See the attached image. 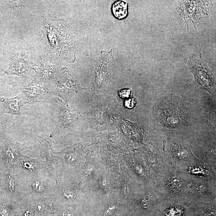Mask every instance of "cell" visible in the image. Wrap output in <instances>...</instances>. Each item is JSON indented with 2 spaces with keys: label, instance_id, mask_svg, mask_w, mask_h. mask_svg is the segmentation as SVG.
Returning <instances> with one entry per match:
<instances>
[{
  "label": "cell",
  "instance_id": "obj_1",
  "mask_svg": "<svg viewBox=\"0 0 216 216\" xmlns=\"http://www.w3.org/2000/svg\"><path fill=\"white\" fill-rule=\"evenodd\" d=\"M63 21L55 17L49 16L44 22L43 33L45 37L47 45L50 52L64 59H69V53L73 54L74 44Z\"/></svg>",
  "mask_w": 216,
  "mask_h": 216
},
{
  "label": "cell",
  "instance_id": "obj_2",
  "mask_svg": "<svg viewBox=\"0 0 216 216\" xmlns=\"http://www.w3.org/2000/svg\"><path fill=\"white\" fill-rule=\"evenodd\" d=\"M31 178L16 165L7 167L2 195L8 197L14 203L23 199L30 194L28 185Z\"/></svg>",
  "mask_w": 216,
  "mask_h": 216
},
{
  "label": "cell",
  "instance_id": "obj_3",
  "mask_svg": "<svg viewBox=\"0 0 216 216\" xmlns=\"http://www.w3.org/2000/svg\"><path fill=\"white\" fill-rule=\"evenodd\" d=\"M188 67L193 75L194 80L201 89L213 96L216 95V79L212 71L205 62L201 53L198 58L189 57Z\"/></svg>",
  "mask_w": 216,
  "mask_h": 216
},
{
  "label": "cell",
  "instance_id": "obj_4",
  "mask_svg": "<svg viewBox=\"0 0 216 216\" xmlns=\"http://www.w3.org/2000/svg\"><path fill=\"white\" fill-rule=\"evenodd\" d=\"M58 100L60 103L58 121L55 129L50 135V138L58 134L75 131L80 122V115L74 106L69 105L68 104L60 99Z\"/></svg>",
  "mask_w": 216,
  "mask_h": 216
},
{
  "label": "cell",
  "instance_id": "obj_5",
  "mask_svg": "<svg viewBox=\"0 0 216 216\" xmlns=\"http://www.w3.org/2000/svg\"><path fill=\"white\" fill-rule=\"evenodd\" d=\"M112 50L109 52L101 51L100 60L96 69L92 81V89L100 92L104 89L115 67Z\"/></svg>",
  "mask_w": 216,
  "mask_h": 216
},
{
  "label": "cell",
  "instance_id": "obj_6",
  "mask_svg": "<svg viewBox=\"0 0 216 216\" xmlns=\"http://www.w3.org/2000/svg\"><path fill=\"white\" fill-rule=\"evenodd\" d=\"M60 72L57 88L54 91L50 92L49 93L61 98L66 103L68 104L70 99L83 89L70 74L67 68H62Z\"/></svg>",
  "mask_w": 216,
  "mask_h": 216
},
{
  "label": "cell",
  "instance_id": "obj_7",
  "mask_svg": "<svg viewBox=\"0 0 216 216\" xmlns=\"http://www.w3.org/2000/svg\"><path fill=\"white\" fill-rule=\"evenodd\" d=\"M38 138L39 141L37 147L39 151L40 158L45 162L46 169L49 177L56 181L60 158L57 152L53 149L50 138L43 139L40 136H38Z\"/></svg>",
  "mask_w": 216,
  "mask_h": 216
},
{
  "label": "cell",
  "instance_id": "obj_8",
  "mask_svg": "<svg viewBox=\"0 0 216 216\" xmlns=\"http://www.w3.org/2000/svg\"><path fill=\"white\" fill-rule=\"evenodd\" d=\"M31 147L20 143L10 136H7L1 145V156L7 168L15 165L26 152L31 150Z\"/></svg>",
  "mask_w": 216,
  "mask_h": 216
},
{
  "label": "cell",
  "instance_id": "obj_9",
  "mask_svg": "<svg viewBox=\"0 0 216 216\" xmlns=\"http://www.w3.org/2000/svg\"><path fill=\"white\" fill-rule=\"evenodd\" d=\"M33 69L35 70V75L31 85L38 86L47 94L49 93L50 84L57 80V69L48 64H42Z\"/></svg>",
  "mask_w": 216,
  "mask_h": 216
},
{
  "label": "cell",
  "instance_id": "obj_10",
  "mask_svg": "<svg viewBox=\"0 0 216 216\" xmlns=\"http://www.w3.org/2000/svg\"><path fill=\"white\" fill-rule=\"evenodd\" d=\"M25 197L36 211L37 216H45L54 214L57 211V201L53 195L39 197L29 194Z\"/></svg>",
  "mask_w": 216,
  "mask_h": 216
},
{
  "label": "cell",
  "instance_id": "obj_11",
  "mask_svg": "<svg viewBox=\"0 0 216 216\" xmlns=\"http://www.w3.org/2000/svg\"><path fill=\"white\" fill-rule=\"evenodd\" d=\"M9 67L6 71L8 75H15L26 78L32 69L33 63L28 54L21 53L11 58Z\"/></svg>",
  "mask_w": 216,
  "mask_h": 216
},
{
  "label": "cell",
  "instance_id": "obj_12",
  "mask_svg": "<svg viewBox=\"0 0 216 216\" xmlns=\"http://www.w3.org/2000/svg\"><path fill=\"white\" fill-rule=\"evenodd\" d=\"M30 194L39 197H47L53 195L54 186L50 184L49 179L41 177L39 175L30 178L28 183Z\"/></svg>",
  "mask_w": 216,
  "mask_h": 216
},
{
  "label": "cell",
  "instance_id": "obj_13",
  "mask_svg": "<svg viewBox=\"0 0 216 216\" xmlns=\"http://www.w3.org/2000/svg\"><path fill=\"white\" fill-rule=\"evenodd\" d=\"M15 165L22 170L30 178L38 175L39 171L46 168L45 162L41 158L34 159L27 156L26 154L21 157Z\"/></svg>",
  "mask_w": 216,
  "mask_h": 216
},
{
  "label": "cell",
  "instance_id": "obj_14",
  "mask_svg": "<svg viewBox=\"0 0 216 216\" xmlns=\"http://www.w3.org/2000/svg\"><path fill=\"white\" fill-rule=\"evenodd\" d=\"M0 102L3 106L2 115L8 114L21 116L28 111L29 109L17 96L12 98H1Z\"/></svg>",
  "mask_w": 216,
  "mask_h": 216
},
{
  "label": "cell",
  "instance_id": "obj_15",
  "mask_svg": "<svg viewBox=\"0 0 216 216\" xmlns=\"http://www.w3.org/2000/svg\"><path fill=\"white\" fill-rule=\"evenodd\" d=\"M44 90L35 87L23 88L17 96L24 105L26 104L32 105L41 101L46 94Z\"/></svg>",
  "mask_w": 216,
  "mask_h": 216
},
{
  "label": "cell",
  "instance_id": "obj_16",
  "mask_svg": "<svg viewBox=\"0 0 216 216\" xmlns=\"http://www.w3.org/2000/svg\"><path fill=\"white\" fill-rule=\"evenodd\" d=\"M162 110L163 111L162 113L166 114L165 116L167 117L165 119L166 120L165 121L166 125H167L171 126V122L173 120L172 128H176L180 125L181 122L183 123L182 121H185L183 118L184 117L183 115L181 114V112L179 109L167 108Z\"/></svg>",
  "mask_w": 216,
  "mask_h": 216
},
{
  "label": "cell",
  "instance_id": "obj_17",
  "mask_svg": "<svg viewBox=\"0 0 216 216\" xmlns=\"http://www.w3.org/2000/svg\"><path fill=\"white\" fill-rule=\"evenodd\" d=\"M0 216H16V205L8 197H0Z\"/></svg>",
  "mask_w": 216,
  "mask_h": 216
},
{
  "label": "cell",
  "instance_id": "obj_18",
  "mask_svg": "<svg viewBox=\"0 0 216 216\" xmlns=\"http://www.w3.org/2000/svg\"><path fill=\"white\" fill-rule=\"evenodd\" d=\"M121 129L126 135H137L143 134L145 132L144 128L140 125L132 123L127 120H121L120 122Z\"/></svg>",
  "mask_w": 216,
  "mask_h": 216
},
{
  "label": "cell",
  "instance_id": "obj_19",
  "mask_svg": "<svg viewBox=\"0 0 216 216\" xmlns=\"http://www.w3.org/2000/svg\"><path fill=\"white\" fill-rule=\"evenodd\" d=\"M77 146L66 148L60 153H57L62 158L65 163L68 165H73L76 163L79 159V152Z\"/></svg>",
  "mask_w": 216,
  "mask_h": 216
},
{
  "label": "cell",
  "instance_id": "obj_20",
  "mask_svg": "<svg viewBox=\"0 0 216 216\" xmlns=\"http://www.w3.org/2000/svg\"><path fill=\"white\" fill-rule=\"evenodd\" d=\"M112 13L114 16L119 20L125 19L128 14V4L125 1H115L112 5Z\"/></svg>",
  "mask_w": 216,
  "mask_h": 216
},
{
  "label": "cell",
  "instance_id": "obj_21",
  "mask_svg": "<svg viewBox=\"0 0 216 216\" xmlns=\"http://www.w3.org/2000/svg\"><path fill=\"white\" fill-rule=\"evenodd\" d=\"M1 148L0 149V196H2V190L7 171V167L1 158Z\"/></svg>",
  "mask_w": 216,
  "mask_h": 216
},
{
  "label": "cell",
  "instance_id": "obj_22",
  "mask_svg": "<svg viewBox=\"0 0 216 216\" xmlns=\"http://www.w3.org/2000/svg\"><path fill=\"white\" fill-rule=\"evenodd\" d=\"M169 185L170 188L172 191L177 192L179 191L181 187V183L177 178L172 177L169 181Z\"/></svg>",
  "mask_w": 216,
  "mask_h": 216
},
{
  "label": "cell",
  "instance_id": "obj_23",
  "mask_svg": "<svg viewBox=\"0 0 216 216\" xmlns=\"http://www.w3.org/2000/svg\"><path fill=\"white\" fill-rule=\"evenodd\" d=\"M8 3L9 6L12 9H15L16 8H19L20 7H24V4L22 1H8Z\"/></svg>",
  "mask_w": 216,
  "mask_h": 216
},
{
  "label": "cell",
  "instance_id": "obj_24",
  "mask_svg": "<svg viewBox=\"0 0 216 216\" xmlns=\"http://www.w3.org/2000/svg\"><path fill=\"white\" fill-rule=\"evenodd\" d=\"M131 90L129 89H124L119 92V95L122 99L127 98L130 95Z\"/></svg>",
  "mask_w": 216,
  "mask_h": 216
},
{
  "label": "cell",
  "instance_id": "obj_25",
  "mask_svg": "<svg viewBox=\"0 0 216 216\" xmlns=\"http://www.w3.org/2000/svg\"><path fill=\"white\" fill-rule=\"evenodd\" d=\"M136 103V101L135 99H129L125 101V106L128 109H132L134 107Z\"/></svg>",
  "mask_w": 216,
  "mask_h": 216
},
{
  "label": "cell",
  "instance_id": "obj_26",
  "mask_svg": "<svg viewBox=\"0 0 216 216\" xmlns=\"http://www.w3.org/2000/svg\"><path fill=\"white\" fill-rule=\"evenodd\" d=\"M7 129L6 125H0V138H3L5 139L7 138V135L6 134Z\"/></svg>",
  "mask_w": 216,
  "mask_h": 216
},
{
  "label": "cell",
  "instance_id": "obj_27",
  "mask_svg": "<svg viewBox=\"0 0 216 216\" xmlns=\"http://www.w3.org/2000/svg\"><path fill=\"white\" fill-rule=\"evenodd\" d=\"M115 206H112L109 207V208L105 210L104 213L103 215L104 216H109L111 215L115 210Z\"/></svg>",
  "mask_w": 216,
  "mask_h": 216
},
{
  "label": "cell",
  "instance_id": "obj_28",
  "mask_svg": "<svg viewBox=\"0 0 216 216\" xmlns=\"http://www.w3.org/2000/svg\"><path fill=\"white\" fill-rule=\"evenodd\" d=\"M204 211L203 216H214L215 214V211L212 209L207 208Z\"/></svg>",
  "mask_w": 216,
  "mask_h": 216
},
{
  "label": "cell",
  "instance_id": "obj_29",
  "mask_svg": "<svg viewBox=\"0 0 216 216\" xmlns=\"http://www.w3.org/2000/svg\"><path fill=\"white\" fill-rule=\"evenodd\" d=\"M61 216H74V215L70 210L65 209L63 210V212L62 213Z\"/></svg>",
  "mask_w": 216,
  "mask_h": 216
},
{
  "label": "cell",
  "instance_id": "obj_30",
  "mask_svg": "<svg viewBox=\"0 0 216 216\" xmlns=\"http://www.w3.org/2000/svg\"><path fill=\"white\" fill-rule=\"evenodd\" d=\"M142 204L143 207H145V208H147V207L148 204H148L147 201L146 200H143V201H142Z\"/></svg>",
  "mask_w": 216,
  "mask_h": 216
},
{
  "label": "cell",
  "instance_id": "obj_31",
  "mask_svg": "<svg viewBox=\"0 0 216 216\" xmlns=\"http://www.w3.org/2000/svg\"><path fill=\"white\" fill-rule=\"evenodd\" d=\"M0 88H1V87H0Z\"/></svg>",
  "mask_w": 216,
  "mask_h": 216
}]
</instances>
